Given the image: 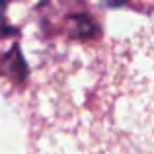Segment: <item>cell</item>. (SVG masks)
<instances>
[{"label":"cell","mask_w":154,"mask_h":154,"mask_svg":"<svg viewBox=\"0 0 154 154\" xmlns=\"http://www.w3.org/2000/svg\"><path fill=\"white\" fill-rule=\"evenodd\" d=\"M2 70L6 72L10 78H14L16 82H22V80L27 78L29 66H27V63L23 60V55H22V51H20L18 45H14L6 53V57H4V60H2Z\"/></svg>","instance_id":"obj_1"},{"label":"cell","mask_w":154,"mask_h":154,"mask_svg":"<svg viewBox=\"0 0 154 154\" xmlns=\"http://www.w3.org/2000/svg\"><path fill=\"white\" fill-rule=\"evenodd\" d=\"M100 35V26L88 14H76L70 18V37L74 39H92Z\"/></svg>","instance_id":"obj_2"}]
</instances>
